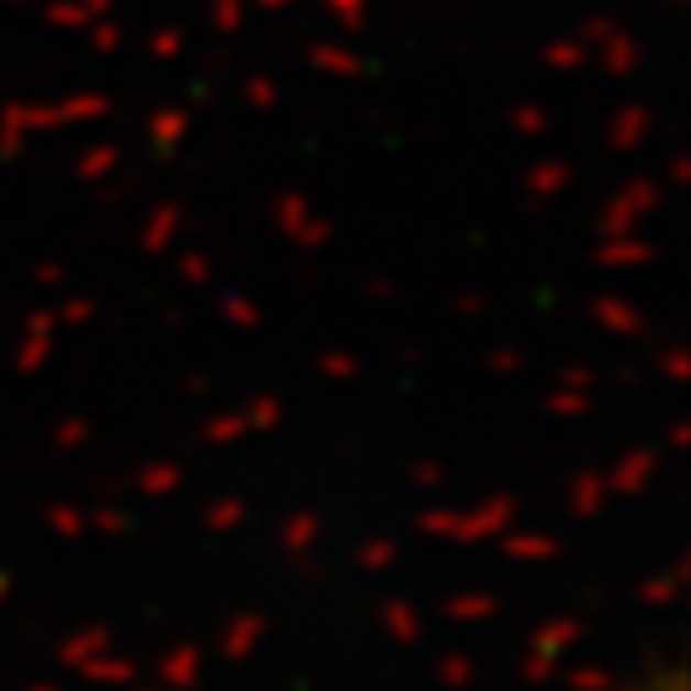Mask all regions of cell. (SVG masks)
<instances>
[{"label":"cell","instance_id":"obj_1","mask_svg":"<svg viewBox=\"0 0 691 691\" xmlns=\"http://www.w3.org/2000/svg\"><path fill=\"white\" fill-rule=\"evenodd\" d=\"M514 514H518V504L509 495H490L475 504V509H423L418 528L442 542H490V538H500L504 528H514Z\"/></svg>","mask_w":691,"mask_h":691},{"label":"cell","instance_id":"obj_2","mask_svg":"<svg viewBox=\"0 0 691 691\" xmlns=\"http://www.w3.org/2000/svg\"><path fill=\"white\" fill-rule=\"evenodd\" d=\"M581 634H586V624L571 619V615H557L548 624H538L534 639H528V658H524V682L528 687H548L557 677V662H562V654H571V648L581 644Z\"/></svg>","mask_w":691,"mask_h":691},{"label":"cell","instance_id":"obj_3","mask_svg":"<svg viewBox=\"0 0 691 691\" xmlns=\"http://www.w3.org/2000/svg\"><path fill=\"white\" fill-rule=\"evenodd\" d=\"M154 677L164 691H197V682H202V648L178 644L173 654H164L154 662Z\"/></svg>","mask_w":691,"mask_h":691},{"label":"cell","instance_id":"obj_4","mask_svg":"<svg viewBox=\"0 0 691 691\" xmlns=\"http://www.w3.org/2000/svg\"><path fill=\"white\" fill-rule=\"evenodd\" d=\"M264 634H270V619L255 615V610H245V615H235V619L221 629V654L231 658V662H245V658L264 644Z\"/></svg>","mask_w":691,"mask_h":691},{"label":"cell","instance_id":"obj_5","mask_svg":"<svg viewBox=\"0 0 691 691\" xmlns=\"http://www.w3.org/2000/svg\"><path fill=\"white\" fill-rule=\"evenodd\" d=\"M500 552L509 557V562H552V557L562 552V542L552 534H534V528H504Z\"/></svg>","mask_w":691,"mask_h":691},{"label":"cell","instance_id":"obj_6","mask_svg":"<svg viewBox=\"0 0 691 691\" xmlns=\"http://www.w3.org/2000/svg\"><path fill=\"white\" fill-rule=\"evenodd\" d=\"M77 672H83L87 687H101V691H125V687H135V677H140V668L130 658H116V648H111V654L87 658Z\"/></svg>","mask_w":691,"mask_h":691},{"label":"cell","instance_id":"obj_7","mask_svg":"<svg viewBox=\"0 0 691 691\" xmlns=\"http://www.w3.org/2000/svg\"><path fill=\"white\" fill-rule=\"evenodd\" d=\"M111 648H116V634L106 629V624H87V629H77V634H68V639L58 644V662H63V668H83L87 658L111 654Z\"/></svg>","mask_w":691,"mask_h":691},{"label":"cell","instance_id":"obj_8","mask_svg":"<svg viewBox=\"0 0 691 691\" xmlns=\"http://www.w3.org/2000/svg\"><path fill=\"white\" fill-rule=\"evenodd\" d=\"M654 471H658V457H648V451H634V457H624V467L610 471L605 490H610V495H619V500H639L644 485L654 481Z\"/></svg>","mask_w":691,"mask_h":691},{"label":"cell","instance_id":"obj_9","mask_svg":"<svg viewBox=\"0 0 691 691\" xmlns=\"http://www.w3.org/2000/svg\"><path fill=\"white\" fill-rule=\"evenodd\" d=\"M380 624H384V634H390V644H398V648H414L423 639V615L408 601H384Z\"/></svg>","mask_w":691,"mask_h":691},{"label":"cell","instance_id":"obj_10","mask_svg":"<svg viewBox=\"0 0 691 691\" xmlns=\"http://www.w3.org/2000/svg\"><path fill=\"white\" fill-rule=\"evenodd\" d=\"M317 538H322V518L308 514V509L288 514L284 524H278V548L294 552V557H308L317 548Z\"/></svg>","mask_w":691,"mask_h":691},{"label":"cell","instance_id":"obj_11","mask_svg":"<svg viewBox=\"0 0 691 691\" xmlns=\"http://www.w3.org/2000/svg\"><path fill=\"white\" fill-rule=\"evenodd\" d=\"M442 615H447V619H457V624H481V619H490V615H500V595H490V591H461V595H447Z\"/></svg>","mask_w":691,"mask_h":691},{"label":"cell","instance_id":"obj_12","mask_svg":"<svg viewBox=\"0 0 691 691\" xmlns=\"http://www.w3.org/2000/svg\"><path fill=\"white\" fill-rule=\"evenodd\" d=\"M687 562H672L668 571H658L654 581H644L639 586V601L644 605H654V610H668V605H677V595H682V586H687Z\"/></svg>","mask_w":691,"mask_h":691},{"label":"cell","instance_id":"obj_13","mask_svg":"<svg viewBox=\"0 0 691 691\" xmlns=\"http://www.w3.org/2000/svg\"><path fill=\"white\" fill-rule=\"evenodd\" d=\"M610 504V490H605V481L601 475H577L571 481V500H567V509L577 514V518H595Z\"/></svg>","mask_w":691,"mask_h":691},{"label":"cell","instance_id":"obj_14","mask_svg":"<svg viewBox=\"0 0 691 691\" xmlns=\"http://www.w3.org/2000/svg\"><path fill=\"white\" fill-rule=\"evenodd\" d=\"M241 524H245V500H235V495H221V500H211L202 509V528L211 538H226L231 528H241Z\"/></svg>","mask_w":691,"mask_h":691},{"label":"cell","instance_id":"obj_15","mask_svg":"<svg viewBox=\"0 0 691 691\" xmlns=\"http://www.w3.org/2000/svg\"><path fill=\"white\" fill-rule=\"evenodd\" d=\"M44 528L53 538H63V542H77L87 534V514L77 509V504H68V500H58V504H48L44 509Z\"/></svg>","mask_w":691,"mask_h":691},{"label":"cell","instance_id":"obj_16","mask_svg":"<svg viewBox=\"0 0 691 691\" xmlns=\"http://www.w3.org/2000/svg\"><path fill=\"white\" fill-rule=\"evenodd\" d=\"M432 672H437V682H442L447 691H471V687H475V662H471L467 654H457V648L437 658Z\"/></svg>","mask_w":691,"mask_h":691},{"label":"cell","instance_id":"obj_17","mask_svg":"<svg viewBox=\"0 0 691 691\" xmlns=\"http://www.w3.org/2000/svg\"><path fill=\"white\" fill-rule=\"evenodd\" d=\"M394 562H398V548L390 538H365L361 548H355V567H361L365 577H384Z\"/></svg>","mask_w":691,"mask_h":691},{"label":"cell","instance_id":"obj_18","mask_svg":"<svg viewBox=\"0 0 691 691\" xmlns=\"http://www.w3.org/2000/svg\"><path fill=\"white\" fill-rule=\"evenodd\" d=\"M562 687L567 691H610L615 687V672L601 668V662H577L571 672H562Z\"/></svg>","mask_w":691,"mask_h":691},{"label":"cell","instance_id":"obj_19","mask_svg":"<svg viewBox=\"0 0 691 691\" xmlns=\"http://www.w3.org/2000/svg\"><path fill=\"white\" fill-rule=\"evenodd\" d=\"M178 481H183L178 467H150V471L140 475V490H144L150 500H168L173 490H178Z\"/></svg>","mask_w":691,"mask_h":691},{"label":"cell","instance_id":"obj_20","mask_svg":"<svg viewBox=\"0 0 691 691\" xmlns=\"http://www.w3.org/2000/svg\"><path fill=\"white\" fill-rule=\"evenodd\" d=\"M87 528H97V534H106V538H121V534H130V518L121 509H111V504H101V509L87 518Z\"/></svg>","mask_w":691,"mask_h":691},{"label":"cell","instance_id":"obj_21","mask_svg":"<svg viewBox=\"0 0 691 691\" xmlns=\"http://www.w3.org/2000/svg\"><path fill=\"white\" fill-rule=\"evenodd\" d=\"M414 475H418V485H442V471L437 467H418Z\"/></svg>","mask_w":691,"mask_h":691},{"label":"cell","instance_id":"obj_22","mask_svg":"<svg viewBox=\"0 0 691 691\" xmlns=\"http://www.w3.org/2000/svg\"><path fill=\"white\" fill-rule=\"evenodd\" d=\"M6 595H10V577L0 571V605H6Z\"/></svg>","mask_w":691,"mask_h":691},{"label":"cell","instance_id":"obj_23","mask_svg":"<svg viewBox=\"0 0 691 691\" xmlns=\"http://www.w3.org/2000/svg\"><path fill=\"white\" fill-rule=\"evenodd\" d=\"M30 691H63V687H48V682H34Z\"/></svg>","mask_w":691,"mask_h":691},{"label":"cell","instance_id":"obj_24","mask_svg":"<svg viewBox=\"0 0 691 691\" xmlns=\"http://www.w3.org/2000/svg\"><path fill=\"white\" fill-rule=\"evenodd\" d=\"M125 691H150V687H125Z\"/></svg>","mask_w":691,"mask_h":691}]
</instances>
